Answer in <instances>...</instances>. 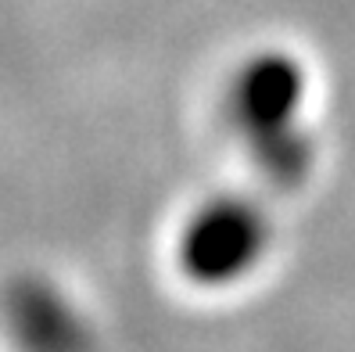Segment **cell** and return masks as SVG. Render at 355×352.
Returning <instances> with one entry per match:
<instances>
[{
	"label": "cell",
	"instance_id": "3957f363",
	"mask_svg": "<svg viewBox=\"0 0 355 352\" xmlns=\"http://www.w3.org/2000/svg\"><path fill=\"white\" fill-rule=\"evenodd\" d=\"M4 313L22 352H79L87 342L76 309L47 284H18L4 302Z\"/></svg>",
	"mask_w": 355,
	"mask_h": 352
},
{
	"label": "cell",
	"instance_id": "6da1fadb",
	"mask_svg": "<svg viewBox=\"0 0 355 352\" xmlns=\"http://www.w3.org/2000/svg\"><path fill=\"white\" fill-rule=\"evenodd\" d=\"M273 255V216L252 194L219 191L194 201L173 231L176 277L198 292H234Z\"/></svg>",
	"mask_w": 355,
	"mask_h": 352
},
{
	"label": "cell",
	"instance_id": "7a4b0ae2",
	"mask_svg": "<svg viewBox=\"0 0 355 352\" xmlns=\"http://www.w3.org/2000/svg\"><path fill=\"white\" fill-rule=\"evenodd\" d=\"M312 105V69L287 47L244 54L223 83V115L255 155L305 151Z\"/></svg>",
	"mask_w": 355,
	"mask_h": 352
}]
</instances>
